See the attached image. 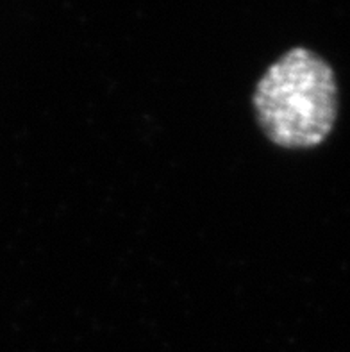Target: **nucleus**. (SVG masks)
<instances>
[{"label": "nucleus", "mask_w": 350, "mask_h": 352, "mask_svg": "<svg viewBox=\"0 0 350 352\" xmlns=\"http://www.w3.org/2000/svg\"><path fill=\"white\" fill-rule=\"evenodd\" d=\"M252 104L272 143L284 148L316 147L333 131L338 116L333 68L311 50H288L257 80Z\"/></svg>", "instance_id": "1"}]
</instances>
